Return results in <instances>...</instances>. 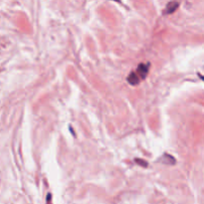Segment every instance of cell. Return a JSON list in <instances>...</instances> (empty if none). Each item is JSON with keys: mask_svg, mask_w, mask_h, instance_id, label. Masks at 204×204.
<instances>
[{"mask_svg": "<svg viewBox=\"0 0 204 204\" xmlns=\"http://www.w3.org/2000/svg\"><path fill=\"white\" fill-rule=\"evenodd\" d=\"M148 68H149V64H143V63L140 64L136 71L131 72L129 74V76L127 77V82L131 85L140 84L141 81L145 80V77L147 76Z\"/></svg>", "mask_w": 204, "mask_h": 204, "instance_id": "cell-1", "label": "cell"}, {"mask_svg": "<svg viewBox=\"0 0 204 204\" xmlns=\"http://www.w3.org/2000/svg\"><path fill=\"white\" fill-rule=\"evenodd\" d=\"M177 7H178L177 2H175V1L170 2V3H168L167 6H166V13H167V14H170V13L174 12L176 9H177Z\"/></svg>", "mask_w": 204, "mask_h": 204, "instance_id": "cell-2", "label": "cell"}, {"mask_svg": "<svg viewBox=\"0 0 204 204\" xmlns=\"http://www.w3.org/2000/svg\"><path fill=\"white\" fill-rule=\"evenodd\" d=\"M136 162H138V163H140V164H141V166H143L142 165V164H145V166H147V162H145V161H141V160H140V159H136Z\"/></svg>", "mask_w": 204, "mask_h": 204, "instance_id": "cell-3", "label": "cell"}]
</instances>
